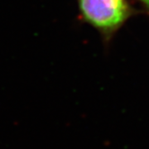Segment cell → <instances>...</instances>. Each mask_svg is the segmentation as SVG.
<instances>
[{
	"label": "cell",
	"mask_w": 149,
	"mask_h": 149,
	"mask_svg": "<svg viewBox=\"0 0 149 149\" xmlns=\"http://www.w3.org/2000/svg\"><path fill=\"white\" fill-rule=\"evenodd\" d=\"M139 1L148 9V11H149V0H139Z\"/></svg>",
	"instance_id": "obj_2"
},
{
	"label": "cell",
	"mask_w": 149,
	"mask_h": 149,
	"mask_svg": "<svg viewBox=\"0 0 149 149\" xmlns=\"http://www.w3.org/2000/svg\"><path fill=\"white\" fill-rule=\"evenodd\" d=\"M82 18L108 41L134 15L127 0H78Z\"/></svg>",
	"instance_id": "obj_1"
}]
</instances>
